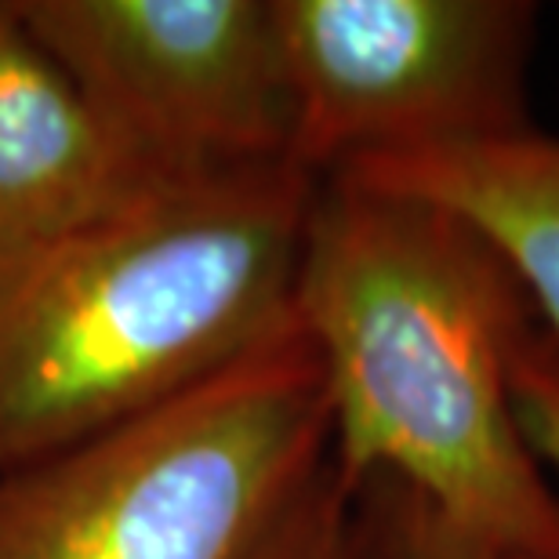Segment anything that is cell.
<instances>
[{"instance_id": "cell-1", "label": "cell", "mask_w": 559, "mask_h": 559, "mask_svg": "<svg viewBox=\"0 0 559 559\" xmlns=\"http://www.w3.org/2000/svg\"><path fill=\"white\" fill-rule=\"evenodd\" d=\"M342 484L389 479L495 559H559V490L512 407L534 309L473 226L320 178L295 280Z\"/></svg>"}, {"instance_id": "cell-9", "label": "cell", "mask_w": 559, "mask_h": 559, "mask_svg": "<svg viewBox=\"0 0 559 559\" xmlns=\"http://www.w3.org/2000/svg\"><path fill=\"white\" fill-rule=\"evenodd\" d=\"M360 559H495L389 479L353 490Z\"/></svg>"}, {"instance_id": "cell-10", "label": "cell", "mask_w": 559, "mask_h": 559, "mask_svg": "<svg viewBox=\"0 0 559 559\" xmlns=\"http://www.w3.org/2000/svg\"><path fill=\"white\" fill-rule=\"evenodd\" d=\"M512 407L531 451L559 479V338L534 328L512 364Z\"/></svg>"}, {"instance_id": "cell-7", "label": "cell", "mask_w": 559, "mask_h": 559, "mask_svg": "<svg viewBox=\"0 0 559 559\" xmlns=\"http://www.w3.org/2000/svg\"><path fill=\"white\" fill-rule=\"evenodd\" d=\"M323 178H349L457 215L509 265L538 328L559 338V139L523 128L360 160Z\"/></svg>"}, {"instance_id": "cell-8", "label": "cell", "mask_w": 559, "mask_h": 559, "mask_svg": "<svg viewBox=\"0 0 559 559\" xmlns=\"http://www.w3.org/2000/svg\"><path fill=\"white\" fill-rule=\"evenodd\" d=\"M243 559H360L353 490L328 457L284 501Z\"/></svg>"}, {"instance_id": "cell-6", "label": "cell", "mask_w": 559, "mask_h": 559, "mask_svg": "<svg viewBox=\"0 0 559 559\" xmlns=\"http://www.w3.org/2000/svg\"><path fill=\"white\" fill-rule=\"evenodd\" d=\"M175 182L109 128L15 0H0V251L70 237Z\"/></svg>"}, {"instance_id": "cell-2", "label": "cell", "mask_w": 559, "mask_h": 559, "mask_svg": "<svg viewBox=\"0 0 559 559\" xmlns=\"http://www.w3.org/2000/svg\"><path fill=\"white\" fill-rule=\"evenodd\" d=\"M317 182L295 160L193 175L0 251V468L139 418L284 328Z\"/></svg>"}, {"instance_id": "cell-4", "label": "cell", "mask_w": 559, "mask_h": 559, "mask_svg": "<svg viewBox=\"0 0 559 559\" xmlns=\"http://www.w3.org/2000/svg\"><path fill=\"white\" fill-rule=\"evenodd\" d=\"M312 178L527 124L538 8L523 0H273Z\"/></svg>"}, {"instance_id": "cell-5", "label": "cell", "mask_w": 559, "mask_h": 559, "mask_svg": "<svg viewBox=\"0 0 559 559\" xmlns=\"http://www.w3.org/2000/svg\"><path fill=\"white\" fill-rule=\"evenodd\" d=\"M109 128L171 178L290 160L273 0H15Z\"/></svg>"}, {"instance_id": "cell-3", "label": "cell", "mask_w": 559, "mask_h": 559, "mask_svg": "<svg viewBox=\"0 0 559 559\" xmlns=\"http://www.w3.org/2000/svg\"><path fill=\"white\" fill-rule=\"evenodd\" d=\"M328 451L323 371L290 317L182 396L0 468V559H243Z\"/></svg>"}]
</instances>
